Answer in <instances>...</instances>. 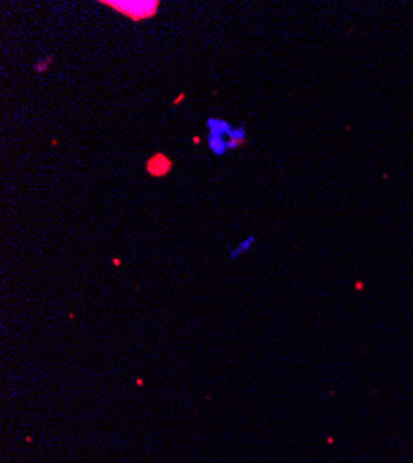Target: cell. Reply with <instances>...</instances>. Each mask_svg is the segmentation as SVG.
Segmentation results:
<instances>
[{
    "mask_svg": "<svg viewBox=\"0 0 413 463\" xmlns=\"http://www.w3.org/2000/svg\"><path fill=\"white\" fill-rule=\"evenodd\" d=\"M173 165L175 164H173V159L167 158V154L156 152L147 159L145 169H147V173H149L150 176H154V178H164L165 174L171 173Z\"/></svg>",
    "mask_w": 413,
    "mask_h": 463,
    "instance_id": "cell-3",
    "label": "cell"
},
{
    "mask_svg": "<svg viewBox=\"0 0 413 463\" xmlns=\"http://www.w3.org/2000/svg\"><path fill=\"white\" fill-rule=\"evenodd\" d=\"M101 4L128 17L132 22L149 21L159 10V2L156 0H102Z\"/></svg>",
    "mask_w": 413,
    "mask_h": 463,
    "instance_id": "cell-2",
    "label": "cell"
},
{
    "mask_svg": "<svg viewBox=\"0 0 413 463\" xmlns=\"http://www.w3.org/2000/svg\"><path fill=\"white\" fill-rule=\"evenodd\" d=\"M210 127V147L217 156H223L230 148H238L247 143V132L243 128H230L228 122L208 119Z\"/></svg>",
    "mask_w": 413,
    "mask_h": 463,
    "instance_id": "cell-1",
    "label": "cell"
}]
</instances>
